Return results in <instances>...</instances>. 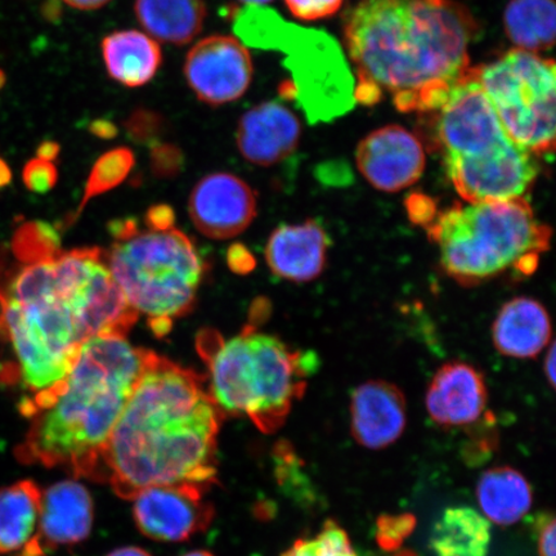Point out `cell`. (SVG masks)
Wrapping results in <instances>:
<instances>
[{
	"label": "cell",
	"instance_id": "obj_49",
	"mask_svg": "<svg viewBox=\"0 0 556 556\" xmlns=\"http://www.w3.org/2000/svg\"><path fill=\"white\" fill-rule=\"evenodd\" d=\"M11 179L12 172L9 164H7L3 159H0V187L9 186L11 184Z\"/></svg>",
	"mask_w": 556,
	"mask_h": 556
},
{
	"label": "cell",
	"instance_id": "obj_20",
	"mask_svg": "<svg viewBox=\"0 0 556 556\" xmlns=\"http://www.w3.org/2000/svg\"><path fill=\"white\" fill-rule=\"evenodd\" d=\"M329 236L315 219L282 225L270 233L266 261L273 274L283 280L308 282L324 273Z\"/></svg>",
	"mask_w": 556,
	"mask_h": 556
},
{
	"label": "cell",
	"instance_id": "obj_8",
	"mask_svg": "<svg viewBox=\"0 0 556 556\" xmlns=\"http://www.w3.org/2000/svg\"><path fill=\"white\" fill-rule=\"evenodd\" d=\"M106 263L130 307L150 317L187 315L205 270L192 241L176 228L116 241Z\"/></svg>",
	"mask_w": 556,
	"mask_h": 556
},
{
	"label": "cell",
	"instance_id": "obj_37",
	"mask_svg": "<svg viewBox=\"0 0 556 556\" xmlns=\"http://www.w3.org/2000/svg\"><path fill=\"white\" fill-rule=\"evenodd\" d=\"M227 264L228 268L232 270V273L245 276L250 273H253L256 261L254 255L250 253V250L243 245V243H233V245L229 247L227 252Z\"/></svg>",
	"mask_w": 556,
	"mask_h": 556
},
{
	"label": "cell",
	"instance_id": "obj_18",
	"mask_svg": "<svg viewBox=\"0 0 556 556\" xmlns=\"http://www.w3.org/2000/svg\"><path fill=\"white\" fill-rule=\"evenodd\" d=\"M301 122L285 104L269 101L241 116L236 141L249 163L273 166L296 150L301 139Z\"/></svg>",
	"mask_w": 556,
	"mask_h": 556
},
{
	"label": "cell",
	"instance_id": "obj_17",
	"mask_svg": "<svg viewBox=\"0 0 556 556\" xmlns=\"http://www.w3.org/2000/svg\"><path fill=\"white\" fill-rule=\"evenodd\" d=\"M407 424V402L397 386L364 382L352 394L351 432L361 446L382 450L400 440Z\"/></svg>",
	"mask_w": 556,
	"mask_h": 556
},
{
	"label": "cell",
	"instance_id": "obj_24",
	"mask_svg": "<svg viewBox=\"0 0 556 556\" xmlns=\"http://www.w3.org/2000/svg\"><path fill=\"white\" fill-rule=\"evenodd\" d=\"M477 500L483 517L497 526H513L532 507V489L527 479L510 467L483 472L477 485Z\"/></svg>",
	"mask_w": 556,
	"mask_h": 556
},
{
	"label": "cell",
	"instance_id": "obj_21",
	"mask_svg": "<svg viewBox=\"0 0 556 556\" xmlns=\"http://www.w3.org/2000/svg\"><path fill=\"white\" fill-rule=\"evenodd\" d=\"M492 339L496 350L506 357L534 358L551 343V316L539 301L514 298L497 313Z\"/></svg>",
	"mask_w": 556,
	"mask_h": 556
},
{
	"label": "cell",
	"instance_id": "obj_5",
	"mask_svg": "<svg viewBox=\"0 0 556 556\" xmlns=\"http://www.w3.org/2000/svg\"><path fill=\"white\" fill-rule=\"evenodd\" d=\"M427 231L444 273L465 287L505 274L533 275L552 240L526 198L456 204L438 213Z\"/></svg>",
	"mask_w": 556,
	"mask_h": 556
},
{
	"label": "cell",
	"instance_id": "obj_6",
	"mask_svg": "<svg viewBox=\"0 0 556 556\" xmlns=\"http://www.w3.org/2000/svg\"><path fill=\"white\" fill-rule=\"evenodd\" d=\"M205 363L211 371L208 393L222 413L245 415L262 433L270 434L303 397L305 378L316 370L317 359L245 326L239 337L222 340Z\"/></svg>",
	"mask_w": 556,
	"mask_h": 556
},
{
	"label": "cell",
	"instance_id": "obj_42",
	"mask_svg": "<svg viewBox=\"0 0 556 556\" xmlns=\"http://www.w3.org/2000/svg\"><path fill=\"white\" fill-rule=\"evenodd\" d=\"M109 229L117 241L129 239L131 236L138 233L137 222L135 219L114 220Z\"/></svg>",
	"mask_w": 556,
	"mask_h": 556
},
{
	"label": "cell",
	"instance_id": "obj_50",
	"mask_svg": "<svg viewBox=\"0 0 556 556\" xmlns=\"http://www.w3.org/2000/svg\"><path fill=\"white\" fill-rule=\"evenodd\" d=\"M240 2L248 3V4L263 5V4L273 2V0H240Z\"/></svg>",
	"mask_w": 556,
	"mask_h": 556
},
{
	"label": "cell",
	"instance_id": "obj_13",
	"mask_svg": "<svg viewBox=\"0 0 556 556\" xmlns=\"http://www.w3.org/2000/svg\"><path fill=\"white\" fill-rule=\"evenodd\" d=\"M206 490L197 484L150 486L134 498L136 525L144 536L179 542L204 532L214 518V506L204 502Z\"/></svg>",
	"mask_w": 556,
	"mask_h": 556
},
{
	"label": "cell",
	"instance_id": "obj_48",
	"mask_svg": "<svg viewBox=\"0 0 556 556\" xmlns=\"http://www.w3.org/2000/svg\"><path fill=\"white\" fill-rule=\"evenodd\" d=\"M108 556H151L148 552H144L143 548L139 547H121L116 548L113 553H110Z\"/></svg>",
	"mask_w": 556,
	"mask_h": 556
},
{
	"label": "cell",
	"instance_id": "obj_9",
	"mask_svg": "<svg viewBox=\"0 0 556 556\" xmlns=\"http://www.w3.org/2000/svg\"><path fill=\"white\" fill-rule=\"evenodd\" d=\"M479 83L507 137L534 156L555 148L556 70L554 61L514 50L476 67Z\"/></svg>",
	"mask_w": 556,
	"mask_h": 556
},
{
	"label": "cell",
	"instance_id": "obj_11",
	"mask_svg": "<svg viewBox=\"0 0 556 556\" xmlns=\"http://www.w3.org/2000/svg\"><path fill=\"white\" fill-rule=\"evenodd\" d=\"M444 169L470 204L525 198L539 176L536 156L507 141L484 154L443 157Z\"/></svg>",
	"mask_w": 556,
	"mask_h": 556
},
{
	"label": "cell",
	"instance_id": "obj_12",
	"mask_svg": "<svg viewBox=\"0 0 556 556\" xmlns=\"http://www.w3.org/2000/svg\"><path fill=\"white\" fill-rule=\"evenodd\" d=\"M184 72L198 99L218 108L245 94L254 68L252 55L238 38L211 35L187 53Z\"/></svg>",
	"mask_w": 556,
	"mask_h": 556
},
{
	"label": "cell",
	"instance_id": "obj_4",
	"mask_svg": "<svg viewBox=\"0 0 556 556\" xmlns=\"http://www.w3.org/2000/svg\"><path fill=\"white\" fill-rule=\"evenodd\" d=\"M151 354L119 336L83 343L51 406L31 417L29 432L16 448L18 460L99 481L104 446Z\"/></svg>",
	"mask_w": 556,
	"mask_h": 556
},
{
	"label": "cell",
	"instance_id": "obj_44",
	"mask_svg": "<svg viewBox=\"0 0 556 556\" xmlns=\"http://www.w3.org/2000/svg\"><path fill=\"white\" fill-rule=\"evenodd\" d=\"M149 326L157 338H164L170 332L173 321L168 317H150Z\"/></svg>",
	"mask_w": 556,
	"mask_h": 556
},
{
	"label": "cell",
	"instance_id": "obj_1",
	"mask_svg": "<svg viewBox=\"0 0 556 556\" xmlns=\"http://www.w3.org/2000/svg\"><path fill=\"white\" fill-rule=\"evenodd\" d=\"M137 318L100 249L27 263L0 260V319L20 378L34 393L35 413L51 405L83 343L99 336L125 337Z\"/></svg>",
	"mask_w": 556,
	"mask_h": 556
},
{
	"label": "cell",
	"instance_id": "obj_39",
	"mask_svg": "<svg viewBox=\"0 0 556 556\" xmlns=\"http://www.w3.org/2000/svg\"><path fill=\"white\" fill-rule=\"evenodd\" d=\"M555 518L545 516L539 521V556H555Z\"/></svg>",
	"mask_w": 556,
	"mask_h": 556
},
{
	"label": "cell",
	"instance_id": "obj_43",
	"mask_svg": "<svg viewBox=\"0 0 556 556\" xmlns=\"http://www.w3.org/2000/svg\"><path fill=\"white\" fill-rule=\"evenodd\" d=\"M61 146L54 141H45L39 144L37 157L53 163L59 157Z\"/></svg>",
	"mask_w": 556,
	"mask_h": 556
},
{
	"label": "cell",
	"instance_id": "obj_40",
	"mask_svg": "<svg viewBox=\"0 0 556 556\" xmlns=\"http://www.w3.org/2000/svg\"><path fill=\"white\" fill-rule=\"evenodd\" d=\"M270 312L269 302L267 299H256L250 308L249 324L250 328H258L260 325L267 321Z\"/></svg>",
	"mask_w": 556,
	"mask_h": 556
},
{
	"label": "cell",
	"instance_id": "obj_35",
	"mask_svg": "<svg viewBox=\"0 0 556 556\" xmlns=\"http://www.w3.org/2000/svg\"><path fill=\"white\" fill-rule=\"evenodd\" d=\"M291 15L302 21H316L336 15L343 0H285Z\"/></svg>",
	"mask_w": 556,
	"mask_h": 556
},
{
	"label": "cell",
	"instance_id": "obj_45",
	"mask_svg": "<svg viewBox=\"0 0 556 556\" xmlns=\"http://www.w3.org/2000/svg\"><path fill=\"white\" fill-rule=\"evenodd\" d=\"M62 2L73 7L75 10L94 11L102 9V7L106 5L110 0H62Z\"/></svg>",
	"mask_w": 556,
	"mask_h": 556
},
{
	"label": "cell",
	"instance_id": "obj_36",
	"mask_svg": "<svg viewBox=\"0 0 556 556\" xmlns=\"http://www.w3.org/2000/svg\"><path fill=\"white\" fill-rule=\"evenodd\" d=\"M406 211L413 224L426 229L433 224L437 214L440 213L435 201L424 193L409 194L406 200Z\"/></svg>",
	"mask_w": 556,
	"mask_h": 556
},
{
	"label": "cell",
	"instance_id": "obj_23",
	"mask_svg": "<svg viewBox=\"0 0 556 556\" xmlns=\"http://www.w3.org/2000/svg\"><path fill=\"white\" fill-rule=\"evenodd\" d=\"M138 23L152 39L186 46L204 29V0H136Z\"/></svg>",
	"mask_w": 556,
	"mask_h": 556
},
{
	"label": "cell",
	"instance_id": "obj_14",
	"mask_svg": "<svg viewBox=\"0 0 556 556\" xmlns=\"http://www.w3.org/2000/svg\"><path fill=\"white\" fill-rule=\"evenodd\" d=\"M356 162L375 189L399 192L421 178L427 157L420 139L412 131L400 125H388L361 141Z\"/></svg>",
	"mask_w": 556,
	"mask_h": 556
},
{
	"label": "cell",
	"instance_id": "obj_2",
	"mask_svg": "<svg viewBox=\"0 0 556 556\" xmlns=\"http://www.w3.org/2000/svg\"><path fill=\"white\" fill-rule=\"evenodd\" d=\"M344 30L356 101L372 106L389 97L403 113L430 114L469 72L477 29L451 0H361Z\"/></svg>",
	"mask_w": 556,
	"mask_h": 556
},
{
	"label": "cell",
	"instance_id": "obj_46",
	"mask_svg": "<svg viewBox=\"0 0 556 556\" xmlns=\"http://www.w3.org/2000/svg\"><path fill=\"white\" fill-rule=\"evenodd\" d=\"M62 15V5L60 0H47L43 5V16L54 23V21H59Z\"/></svg>",
	"mask_w": 556,
	"mask_h": 556
},
{
	"label": "cell",
	"instance_id": "obj_25",
	"mask_svg": "<svg viewBox=\"0 0 556 556\" xmlns=\"http://www.w3.org/2000/svg\"><path fill=\"white\" fill-rule=\"evenodd\" d=\"M41 495L33 481L0 490V554L20 556L30 545L38 531Z\"/></svg>",
	"mask_w": 556,
	"mask_h": 556
},
{
	"label": "cell",
	"instance_id": "obj_19",
	"mask_svg": "<svg viewBox=\"0 0 556 556\" xmlns=\"http://www.w3.org/2000/svg\"><path fill=\"white\" fill-rule=\"evenodd\" d=\"M489 402L483 375L469 364L448 363L430 381L426 405L442 427H464L481 419Z\"/></svg>",
	"mask_w": 556,
	"mask_h": 556
},
{
	"label": "cell",
	"instance_id": "obj_22",
	"mask_svg": "<svg viewBox=\"0 0 556 556\" xmlns=\"http://www.w3.org/2000/svg\"><path fill=\"white\" fill-rule=\"evenodd\" d=\"M102 55L110 78L129 88L148 85L163 64L162 48L150 35L122 30L102 40Z\"/></svg>",
	"mask_w": 556,
	"mask_h": 556
},
{
	"label": "cell",
	"instance_id": "obj_3",
	"mask_svg": "<svg viewBox=\"0 0 556 556\" xmlns=\"http://www.w3.org/2000/svg\"><path fill=\"white\" fill-rule=\"evenodd\" d=\"M224 413L205 378L152 352L102 452L99 481L134 500L156 485L217 482Z\"/></svg>",
	"mask_w": 556,
	"mask_h": 556
},
{
	"label": "cell",
	"instance_id": "obj_51",
	"mask_svg": "<svg viewBox=\"0 0 556 556\" xmlns=\"http://www.w3.org/2000/svg\"><path fill=\"white\" fill-rule=\"evenodd\" d=\"M184 556H214V555L208 552H192V553L186 554Z\"/></svg>",
	"mask_w": 556,
	"mask_h": 556
},
{
	"label": "cell",
	"instance_id": "obj_26",
	"mask_svg": "<svg viewBox=\"0 0 556 556\" xmlns=\"http://www.w3.org/2000/svg\"><path fill=\"white\" fill-rule=\"evenodd\" d=\"M490 545V521L471 507H450L430 538L435 556H486Z\"/></svg>",
	"mask_w": 556,
	"mask_h": 556
},
{
	"label": "cell",
	"instance_id": "obj_10",
	"mask_svg": "<svg viewBox=\"0 0 556 556\" xmlns=\"http://www.w3.org/2000/svg\"><path fill=\"white\" fill-rule=\"evenodd\" d=\"M432 141L442 157L481 155L510 141L476 68H469L442 106L433 111Z\"/></svg>",
	"mask_w": 556,
	"mask_h": 556
},
{
	"label": "cell",
	"instance_id": "obj_28",
	"mask_svg": "<svg viewBox=\"0 0 556 556\" xmlns=\"http://www.w3.org/2000/svg\"><path fill=\"white\" fill-rule=\"evenodd\" d=\"M135 162L134 151L128 148L110 150L97 160L89 174L78 212L74 214L72 222L79 218L90 199L100 197V194L122 185L134 169Z\"/></svg>",
	"mask_w": 556,
	"mask_h": 556
},
{
	"label": "cell",
	"instance_id": "obj_41",
	"mask_svg": "<svg viewBox=\"0 0 556 556\" xmlns=\"http://www.w3.org/2000/svg\"><path fill=\"white\" fill-rule=\"evenodd\" d=\"M89 131L90 135L101 139H113L119 135V129H117L115 123L109 119H103V117L90 123Z\"/></svg>",
	"mask_w": 556,
	"mask_h": 556
},
{
	"label": "cell",
	"instance_id": "obj_30",
	"mask_svg": "<svg viewBox=\"0 0 556 556\" xmlns=\"http://www.w3.org/2000/svg\"><path fill=\"white\" fill-rule=\"evenodd\" d=\"M281 556H358L350 538L336 521L328 520L316 536L298 540Z\"/></svg>",
	"mask_w": 556,
	"mask_h": 556
},
{
	"label": "cell",
	"instance_id": "obj_38",
	"mask_svg": "<svg viewBox=\"0 0 556 556\" xmlns=\"http://www.w3.org/2000/svg\"><path fill=\"white\" fill-rule=\"evenodd\" d=\"M144 222L150 231H169L176 224V213L169 205H155L149 208Z\"/></svg>",
	"mask_w": 556,
	"mask_h": 556
},
{
	"label": "cell",
	"instance_id": "obj_29",
	"mask_svg": "<svg viewBox=\"0 0 556 556\" xmlns=\"http://www.w3.org/2000/svg\"><path fill=\"white\" fill-rule=\"evenodd\" d=\"M61 240L55 229L45 222L20 227L11 242V253L18 262H37L61 253Z\"/></svg>",
	"mask_w": 556,
	"mask_h": 556
},
{
	"label": "cell",
	"instance_id": "obj_31",
	"mask_svg": "<svg viewBox=\"0 0 556 556\" xmlns=\"http://www.w3.org/2000/svg\"><path fill=\"white\" fill-rule=\"evenodd\" d=\"M168 127L165 116L150 109H137L124 122V129L131 141L139 144H155Z\"/></svg>",
	"mask_w": 556,
	"mask_h": 556
},
{
	"label": "cell",
	"instance_id": "obj_53",
	"mask_svg": "<svg viewBox=\"0 0 556 556\" xmlns=\"http://www.w3.org/2000/svg\"><path fill=\"white\" fill-rule=\"evenodd\" d=\"M0 331H3V328H2V319H0Z\"/></svg>",
	"mask_w": 556,
	"mask_h": 556
},
{
	"label": "cell",
	"instance_id": "obj_34",
	"mask_svg": "<svg viewBox=\"0 0 556 556\" xmlns=\"http://www.w3.org/2000/svg\"><path fill=\"white\" fill-rule=\"evenodd\" d=\"M23 178L27 190L47 193L58 184L59 172L53 163L35 157L25 165Z\"/></svg>",
	"mask_w": 556,
	"mask_h": 556
},
{
	"label": "cell",
	"instance_id": "obj_7",
	"mask_svg": "<svg viewBox=\"0 0 556 556\" xmlns=\"http://www.w3.org/2000/svg\"><path fill=\"white\" fill-rule=\"evenodd\" d=\"M231 21L243 46L285 54L291 80L278 90L283 99L301 104L312 124L336 119L354 106L353 75L330 35L287 23L264 5L235 10Z\"/></svg>",
	"mask_w": 556,
	"mask_h": 556
},
{
	"label": "cell",
	"instance_id": "obj_27",
	"mask_svg": "<svg viewBox=\"0 0 556 556\" xmlns=\"http://www.w3.org/2000/svg\"><path fill=\"white\" fill-rule=\"evenodd\" d=\"M554 0H511L505 10L507 37L527 52L551 50L555 41Z\"/></svg>",
	"mask_w": 556,
	"mask_h": 556
},
{
	"label": "cell",
	"instance_id": "obj_47",
	"mask_svg": "<svg viewBox=\"0 0 556 556\" xmlns=\"http://www.w3.org/2000/svg\"><path fill=\"white\" fill-rule=\"evenodd\" d=\"M555 344L552 343L551 348H548V353L545 361V372L548 382H551L552 387H555Z\"/></svg>",
	"mask_w": 556,
	"mask_h": 556
},
{
	"label": "cell",
	"instance_id": "obj_16",
	"mask_svg": "<svg viewBox=\"0 0 556 556\" xmlns=\"http://www.w3.org/2000/svg\"><path fill=\"white\" fill-rule=\"evenodd\" d=\"M93 526V500L85 485L64 481L41 495L37 534L20 556H46L85 541Z\"/></svg>",
	"mask_w": 556,
	"mask_h": 556
},
{
	"label": "cell",
	"instance_id": "obj_52",
	"mask_svg": "<svg viewBox=\"0 0 556 556\" xmlns=\"http://www.w3.org/2000/svg\"><path fill=\"white\" fill-rule=\"evenodd\" d=\"M430 2H433V3H441V2H443V0H430Z\"/></svg>",
	"mask_w": 556,
	"mask_h": 556
},
{
	"label": "cell",
	"instance_id": "obj_15",
	"mask_svg": "<svg viewBox=\"0 0 556 556\" xmlns=\"http://www.w3.org/2000/svg\"><path fill=\"white\" fill-rule=\"evenodd\" d=\"M189 212L193 225L207 238L231 239L256 217L255 192L231 173L208 174L194 186Z\"/></svg>",
	"mask_w": 556,
	"mask_h": 556
},
{
	"label": "cell",
	"instance_id": "obj_32",
	"mask_svg": "<svg viewBox=\"0 0 556 556\" xmlns=\"http://www.w3.org/2000/svg\"><path fill=\"white\" fill-rule=\"evenodd\" d=\"M150 165L159 178H176L185 166V155L178 146L157 142L150 146Z\"/></svg>",
	"mask_w": 556,
	"mask_h": 556
},
{
	"label": "cell",
	"instance_id": "obj_33",
	"mask_svg": "<svg viewBox=\"0 0 556 556\" xmlns=\"http://www.w3.org/2000/svg\"><path fill=\"white\" fill-rule=\"evenodd\" d=\"M415 518L406 516L381 517L378 521V541L386 551L399 547L414 531Z\"/></svg>",
	"mask_w": 556,
	"mask_h": 556
}]
</instances>
